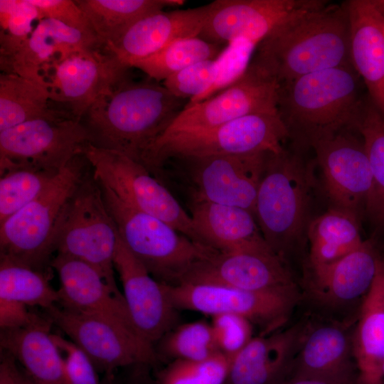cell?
Segmentation results:
<instances>
[{"instance_id": "obj_1", "label": "cell", "mask_w": 384, "mask_h": 384, "mask_svg": "<svg viewBox=\"0 0 384 384\" xmlns=\"http://www.w3.org/2000/svg\"><path fill=\"white\" fill-rule=\"evenodd\" d=\"M252 61L279 85L314 72L352 65L344 3L322 1L289 17L257 45Z\"/></svg>"}, {"instance_id": "obj_2", "label": "cell", "mask_w": 384, "mask_h": 384, "mask_svg": "<svg viewBox=\"0 0 384 384\" xmlns=\"http://www.w3.org/2000/svg\"><path fill=\"white\" fill-rule=\"evenodd\" d=\"M188 100L176 97L156 81L129 78L107 92L85 116L92 144L119 151L139 161ZM140 162V161H139Z\"/></svg>"}, {"instance_id": "obj_3", "label": "cell", "mask_w": 384, "mask_h": 384, "mask_svg": "<svg viewBox=\"0 0 384 384\" xmlns=\"http://www.w3.org/2000/svg\"><path fill=\"white\" fill-rule=\"evenodd\" d=\"M352 65L314 72L280 85L277 113L289 138L309 146L353 128L363 100Z\"/></svg>"}, {"instance_id": "obj_4", "label": "cell", "mask_w": 384, "mask_h": 384, "mask_svg": "<svg viewBox=\"0 0 384 384\" xmlns=\"http://www.w3.org/2000/svg\"><path fill=\"white\" fill-rule=\"evenodd\" d=\"M100 185L122 241L158 282L178 284L196 265L219 252L192 240L159 218L128 206L110 189Z\"/></svg>"}, {"instance_id": "obj_5", "label": "cell", "mask_w": 384, "mask_h": 384, "mask_svg": "<svg viewBox=\"0 0 384 384\" xmlns=\"http://www.w3.org/2000/svg\"><path fill=\"white\" fill-rule=\"evenodd\" d=\"M82 154L74 158L33 201L0 224V255L46 270L56 231L70 199L90 174Z\"/></svg>"}, {"instance_id": "obj_6", "label": "cell", "mask_w": 384, "mask_h": 384, "mask_svg": "<svg viewBox=\"0 0 384 384\" xmlns=\"http://www.w3.org/2000/svg\"><path fill=\"white\" fill-rule=\"evenodd\" d=\"M311 169L294 151L265 155L255 217L267 245L286 262L287 252L306 223Z\"/></svg>"}, {"instance_id": "obj_7", "label": "cell", "mask_w": 384, "mask_h": 384, "mask_svg": "<svg viewBox=\"0 0 384 384\" xmlns=\"http://www.w3.org/2000/svg\"><path fill=\"white\" fill-rule=\"evenodd\" d=\"M287 138L278 114H252L207 130L159 136L142 152L140 162L156 174L169 159L279 153Z\"/></svg>"}, {"instance_id": "obj_8", "label": "cell", "mask_w": 384, "mask_h": 384, "mask_svg": "<svg viewBox=\"0 0 384 384\" xmlns=\"http://www.w3.org/2000/svg\"><path fill=\"white\" fill-rule=\"evenodd\" d=\"M117 225L105 205L101 186L90 174L68 203L56 231L55 250L80 260L98 271L119 297L114 257Z\"/></svg>"}, {"instance_id": "obj_9", "label": "cell", "mask_w": 384, "mask_h": 384, "mask_svg": "<svg viewBox=\"0 0 384 384\" xmlns=\"http://www.w3.org/2000/svg\"><path fill=\"white\" fill-rule=\"evenodd\" d=\"M83 155L93 170L95 178L123 202L159 218L200 242L191 215L143 164L119 151L91 142L85 146Z\"/></svg>"}, {"instance_id": "obj_10", "label": "cell", "mask_w": 384, "mask_h": 384, "mask_svg": "<svg viewBox=\"0 0 384 384\" xmlns=\"http://www.w3.org/2000/svg\"><path fill=\"white\" fill-rule=\"evenodd\" d=\"M92 137L72 116L40 118L0 132V174L28 167L58 173Z\"/></svg>"}, {"instance_id": "obj_11", "label": "cell", "mask_w": 384, "mask_h": 384, "mask_svg": "<svg viewBox=\"0 0 384 384\" xmlns=\"http://www.w3.org/2000/svg\"><path fill=\"white\" fill-rule=\"evenodd\" d=\"M45 311L53 324L85 353L97 370L107 375H112L120 367L152 365L158 360L154 346L134 326L58 304Z\"/></svg>"}, {"instance_id": "obj_12", "label": "cell", "mask_w": 384, "mask_h": 384, "mask_svg": "<svg viewBox=\"0 0 384 384\" xmlns=\"http://www.w3.org/2000/svg\"><path fill=\"white\" fill-rule=\"evenodd\" d=\"M164 285L178 310H192L212 316L220 314L239 315L262 328L263 335L273 333L284 324L299 298L296 286L249 291L201 283Z\"/></svg>"}, {"instance_id": "obj_13", "label": "cell", "mask_w": 384, "mask_h": 384, "mask_svg": "<svg viewBox=\"0 0 384 384\" xmlns=\"http://www.w3.org/2000/svg\"><path fill=\"white\" fill-rule=\"evenodd\" d=\"M279 87L275 79L251 60L238 81L204 101L186 107L159 136L207 130L252 114H278Z\"/></svg>"}, {"instance_id": "obj_14", "label": "cell", "mask_w": 384, "mask_h": 384, "mask_svg": "<svg viewBox=\"0 0 384 384\" xmlns=\"http://www.w3.org/2000/svg\"><path fill=\"white\" fill-rule=\"evenodd\" d=\"M100 46L82 49L62 58L43 78L51 100L67 105L70 114L78 120L100 98L129 79L130 68L105 46V52L100 50Z\"/></svg>"}, {"instance_id": "obj_15", "label": "cell", "mask_w": 384, "mask_h": 384, "mask_svg": "<svg viewBox=\"0 0 384 384\" xmlns=\"http://www.w3.org/2000/svg\"><path fill=\"white\" fill-rule=\"evenodd\" d=\"M344 129L314 142L311 148L320 168L325 191L334 208L358 218L366 210L372 176L363 141Z\"/></svg>"}, {"instance_id": "obj_16", "label": "cell", "mask_w": 384, "mask_h": 384, "mask_svg": "<svg viewBox=\"0 0 384 384\" xmlns=\"http://www.w3.org/2000/svg\"><path fill=\"white\" fill-rule=\"evenodd\" d=\"M267 152L178 159L187 164L193 201L239 207L255 215Z\"/></svg>"}, {"instance_id": "obj_17", "label": "cell", "mask_w": 384, "mask_h": 384, "mask_svg": "<svg viewBox=\"0 0 384 384\" xmlns=\"http://www.w3.org/2000/svg\"><path fill=\"white\" fill-rule=\"evenodd\" d=\"M320 0H215L198 37L227 46L244 38L258 45L289 17L319 5Z\"/></svg>"}, {"instance_id": "obj_18", "label": "cell", "mask_w": 384, "mask_h": 384, "mask_svg": "<svg viewBox=\"0 0 384 384\" xmlns=\"http://www.w3.org/2000/svg\"><path fill=\"white\" fill-rule=\"evenodd\" d=\"M181 283L210 284L249 291L296 286L287 262L267 242L233 252H218L196 265Z\"/></svg>"}, {"instance_id": "obj_19", "label": "cell", "mask_w": 384, "mask_h": 384, "mask_svg": "<svg viewBox=\"0 0 384 384\" xmlns=\"http://www.w3.org/2000/svg\"><path fill=\"white\" fill-rule=\"evenodd\" d=\"M114 269L123 287L131 319L139 334L154 346L178 324V309L166 291L129 250L119 234Z\"/></svg>"}, {"instance_id": "obj_20", "label": "cell", "mask_w": 384, "mask_h": 384, "mask_svg": "<svg viewBox=\"0 0 384 384\" xmlns=\"http://www.w3.org/2000/svg\"><path fill=\"white\" fill-rule=\"evenodd\" d=\"M208 13L207 4L149 14L134 22L117 41L105 48L131 68L133 63L157 53L176 40L198 36Z\"/></svg>"}, {"instance_id": "obj_21", "label": "cell", "mask_w": 384, "mask_h": 384, "mask_svg": "<svg viewBox=\"0 0 384 384\" xmlns=\"http://www.w3.org/2000/svg\"><path fill=\"white\" fill-rule=\"evenodd\" d=\"M344 4L352 66L384 117V1L350 0Z\"/></svg>"}, {"instance_id": "obj_22", "label": "cell", "mask_w": 384, "mask_h": 384, "mask_svg": "<svg viewBox=\"0 0 384 384\" xmlns=\"http://www.w3.org/2000/svg\"><path fill=\"white\" fill-rule=\"evenodd\" d=\"M307 324L253 337L230 361L224 384H278L290 373Z\"/></svg>"}, {"instance_id": "obj_23", "label": "cell", "mask_w": 384, "mask_h": 384, "mask_svg": "<svg viewBox=\"0 0 384 384\" xmlns=\"http://www.w3.org/2000/svg\"><path fill=\"white\" fill-rule=\"evenodd\" d=\"M50 267L56 272L60 281L58 304L135 327L124 297L117 296L93 267L59 253L51 259Z\"/></svg>"}, {"instance_id": "obj_24", "label": "cell", "mask_w": 384, "mask_h": 384, "mask_svg": "<svg viewBox=\"0 0 384 384\" xmlns=\"http://www.w3.org/2000/svg\"><path fill=\"white\" fill-rule=\"evenodd\" d=\"M98 46L103 45L93 35L43 18L20 49L0 63L1 70L46 87L43 78L55 63L74 52Z\"/></svg>"}, {"instance_id": "obj_25", "label": "cell", "mask_w": 384, "mask_h": 384, "mask_svg": "<svg viewBox=\"0 0 384 384\" xmlns=\"http://www.w3.org/2000/svg\"><path fill=\"white\" fill-rule=\"evenodd\" d=\"M379 259L372 244L364 241L340 260L311 268V294L334 306L365 297L375 279Z\"/></svg>"}, {"instance_id": "obj_26", "label": "cell", "mask_w": 384, "mask_h": 384, "mask_svg": "<svg viewBox=\"0 0 384 384\" xmlns=\"http://www.w3.org/2000/svg\"><path fill=\"white\" fill-rule=\"evenodd\" d=\"M352 358V336L346 329L335 324L308 325L289 376L358 380Z\"/></svg>"}, {"instance_id": "obj_27", "label": "cell", "mask_w": 384, "mask_h": 384, "mask_svg": "<svg viewBox=\"0 0 384 384\" xmlns=\"http://www.w3.org/2000/svg\"><path fill=\"white\" fill-rule=\"evenodd\" d=\"M52 324L46 314L32 325L1 329V351L21 364L35 384H64L63 356L50 333Z\"/></svg>"}, {"instance_id": "obj_28", "label": "cell", "mask_w": 384, "mask_h": 384, "mask_svg": "<svg viewBox=\"0 0 384 384\" xmlns=\"http://www.w3.org/2000/svg\"><path fill=\"white\" fill-rule=\"evenodd\" d=\"M193 228L201 243L220 252H233L266 242L255 215L245 209L193 201Z\"/></svg>"}, {"instance_id": "obj_29", "label": "cell", "mask_w": 384, "mask_h": 384, "mask_svg": "<svg viewBox=\"0 0 384 384\" xmlns=\"http://www.w3.org/2000/svg\"><path fill=\"white\" fill-rule=\"evenodd\" d=\"M352 345L358 384H383L384 292L377 273L363 297Z\"/></svg>"}, {"instance_id": "obj_30", "label": "cell", "mask_w": 384, "mask_h": 384, "mask_svg": "<svg viewBox=\"0 0 384 384\" xmlns=\"http://www.w3.org/2000/svg\"><path fill=\"white\" fill-rule=\"evenodd\" d=\"M307 231L311 268L334 262L364 242L358 218L334 207L310 222Z\"/></svg>"}, {"instance_id": "obj_31", "label": "cell", "mask_w": 384, "mask_h": 384, "mask_svg": "<svg viewBox=\"0 0 384 384\" xmlns=\"http://www.w3.org/2000/svg\"><path fill=\"white\" fill-rule=\"evenodd\" d=\"M98 41L107 46L117 41L134 22L146 15L178 7L182 0H77Z\"/></svg>"}, {"instance_id": "obj_32", "label": "cell", "mask_w": 384, "mask_h": 384, "mask_svg": "<svg viewBox=\"0 0 384 384\" xmlns=\"http://www.w3.org/2000/svg\"><path fill=\"white\" fill-rule=\"evenodd\" d=\"M47 87L14 73L0 75V132L28 121L70 114L53 110Z\"/></svg>"}, {"instance_id": "obj_33", "label": "cell", "mask_w": 384, "mask_h": 384, "mask_svg": "<svg viewBox=\"0 0 384 384\" xmlns=\"http://www.w3.org/2000/svg\"><path fill=\"white\" fill-rule=\"evenodd\" d=\"M46 270H35L0 255V299L16 301L44 310L59 302L58 290Z\"/></svg>"}, {"instance_id": "obj_34", "label": "cell", "mask_w": 384, "mask_h": 384, "mask_svg": "<svg viewBox=\"0 0 384 384\" xmlns=\"http://www.w3.org/2000/svg\"><path fill=\"white\" fill-rule=\"evenodd\" d=\"M353 129L363 138L371 171L372 191L366 210L384 225V117L373 103L363 101Z\"/></svg>"}, {"instance_id": "obj_35", "label": "cell", "mask_w": 384, "mask_h": 384, "mask_svg": "<svg viewBox=\"0 0 384 384\" xmlns=\"http://www.w3.org/2000/svg\"><path fill=\"white\" fill-rule=\"evenodd\" d=\"M226 46L208 42L198 36L176 40L157 53L131 65L151 79L164 81L196 63L215 59Z\"/></svg>"}, {"instance_id": "obj_36", "label": "cell", "mask_w": 384, "mask_h": 384, "mask_svg": "<svg viewBox=\"0 0 384 384\" xmlns=\"http://www.w3.org/2000/svg\"><path fill=\"white\" fill-rule=\"evenodd\" d=\"M157 358L203 361L220 351L210 324L203 321L176 326L154 346Z\"/></svg>"}, {"instance_id": "obj_37", "label": "cell", "mask_w": 384, "mask_h": 384, "mask_svg": "<svg viewBox=\"0 0 384 384\" xmlns=\"http://www.w3.org/2000/svg\"><path fill=\"white\" fill-rule=\"evenodd\" d=\"M58 173L21 167L1 175L0 224L38 197Z\"/></svg>"}, {"instance_id": "obj_38", "label": "cell", "mask_w": 384, "mask_h": 384, "mask_svg": "<svg viewBox=\"0 0 384 384\" xmlns=\"http://www.w3.org/2000/svg\"><path fill=\"white\" fill-rule=\"evenodd\" d=\"M41 20L30 0H0V63L20 49Z\"/></svg>"}, {"instance_id": "obj_39", "label": "cell", "mask_w": 384, "mask_h": 384, "mask_svg": "<svg viewBox=\"0 0 384 384\" xmlns=\"http://www.w3.org/2000/svg\"><path fill=\"white\" fill-rule=\"evenodd\" d=\"M230 358L220 353L203 361H172L157 376V384H224Z\"/></svg>"}, {"instance_id": "obj_40", "label": "cell", "mask_w": 384, "mask_h": 384, "mask_svg": "<svg viewBox=\"0 0 384 384\" xmlns=\"http://www.w3.org/2000/svg\"><path fill=\"white\" fill-rule=\"evenodd\" d=\"M257 46L244 38L228 43L217 58V72L212 83L202 94L189 100L186 107L204 101L238 81L249 67Z\"/></svg>"}, {"instance_id": "obj_41", "label": "cell", "mask_w": 384, "mask_h": 384, "mask_svg": "<svg viewBox=\"0 0 384 384\" xmlns=\"http://www.w3.org/2000/svg\"><path fill=\"white\" fill-rule=\"evenodd\" d=\"M217 66V58L196 63L171 75L162 85L176 97L189 101L210 86Z\"/></svg>"}, {"instance_id": "obj_42", "label": "cell", "mask_w": 384, "mask_h": 384, "mask_svg": "<svg viewBox=\"0 0 384 384\" xmlns=\"http://www.w3.org/2000/svg\"><path fill=\"white\" fill-rule=\"evenodd\" d=\"M210 324L220 352L230 360L253 338L252 324L239 315H215Z\"/></svg>"}, {"instance_id": "obj_43", "label": "cell", "mask_w": 384, "mask_h": 384, "mask_svg": "<svg viewBox=\"0 0 384 384\" xmlns=\"http://www.w3.org/2000/svg\"><path fill=\"white\" fill-rule=\"evenodd\" d=\"M64 360V384H103L90 358L73 342L53 334ZM112 376L109 375L108 384Z\"/></svg>"}, {"instance_id": "obj_44", "label": "cell", "mask_w": 384, "mask_h": 384, "mask_svg": "<svg viewBox=\"0 0 384 384\" xmlns=\"http://www.w3.org/2000/svg\"><path fill=\"white\" fill-rule=\"evenodd\" d=\"M41 17L58 21L70 28L93 35L92 28L82 11L73 0H30Z\"/></svg>"}, {"instance_id": "obj_45", "label": "cell", "mask_w": 384, "mask_h": 384, "mask_svg": "<svg viewBox=\"0 0 384 384\" xmlns=\"http://www.w3.org/2000/svg\"><path fill=\"white\" fill-rule=\"evenodd\" d=\"M46 317L30 311L23 303L0 299L1 329H17L36 324Z\"/></svg>"}, {"instance_id": "obj_46", "label": "cell", "mask_w": 384, "mask_h": 384, "mask_svg": "<svg viewBox=\"0 0 384 384\" xmlns=\"http://www.w3.org/2000/svg\"><path fill=\"white\" fill-rule=\"evenodd\" d=\"M0 384H25V376L16 361L7 353L1 351Z\"/></svg>"}, {"instance_id": "obj_47", "label": "cell", "mask_w": 384, "mask_h": 384, "mask_svg": "<svg viewBox=\"0 0 384 384\" xmlns=\"http://www.w3.org/2000/svg\"><path fill=\"white\" fill-rule=\"evenodd\" d=\"M278 384H358V382L356 379L289 376Z\"/></svg>"}, {"instance_id": "obj_48", "label": "cell", "mask_w": 384, "mask_h": 384, "mask_svg": "<svg viewBox=\"0 0 384 384\" xmlns=\"http://www.w3.org/2000/svg\"><path fill=\"white\" fill-rule=\"evenodd\" d=\"M377 274L380 279L383 290L384 292V260L379 259Z\"/></svg>"}, {"instance_id": "obj_49", "label": "cell", "mask_w": 384, "mask_h": 384, "mask_svg": "<svg viewBox=\"0 0 384 384\" xmlns=\"http://www.w3.org/2000/svg\"><path fill=\"white\" fill-rule=\"evenodd\" d=\"M25 376V384H35L33 382H32L24 373Z\"/></svg>"}, {"instance_id": "obj_50", "label": "cell", "mask_w": 384, "mask_h": 384, "mask_svg": "<svg viewBox=\"0 0 384 384\" xmlns=\"http://www.w3.org/2000/svg\"><path fill=\"white\" fill-rule=\"evenodd\" d=\"M382 383L384 384V362L382 368Z\"/></svg>"}]
</instances>
